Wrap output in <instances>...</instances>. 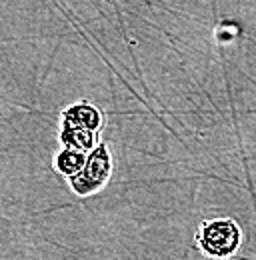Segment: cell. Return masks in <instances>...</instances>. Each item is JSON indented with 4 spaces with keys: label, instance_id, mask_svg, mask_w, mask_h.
I'll return each instance as SVG.
<instances>
[{
    "label": "cell",
    "instance_id": "277c9868",
    "mask_svg": "<svg viewBox=\"0 0 256 260\" xmlns=\"http://www.w3.org/2000/svg\"><path fill=\"white\" fill-rule=\"evenodd\" d=\"M58 140H60L62 148H70V150H78V152L90 154L100 144V132H92V130L62 122L60 132H58Z\"/></svg>",
    "mask_w": 256,
    "mask_h": 260
},
{
    "label": "cell",
    "instance_id": "5b68a950",
    "mask_svg": "<svg viewBox=\"0 0 256 260\" xmlns=\"http://www.w3.org/2000/svg\"><path fill=\"white\" fill-rule=\"evenodd\" d=\"M86 160H88V154L78 152V150H70V148H62L54 158V168L70 180L84 170Z\"/></svg>",
    "mask_w": 256,
    "mask_h": 260
},
{
    "label": "cell",
    "instance_id": "7a4b0ae2",
    "mask_svg": "<svg viewBox=\"0 0 256 260\" xmlns=\"http://www.w3.org/2000/svg\"><path fill=\"white\" fill-rule=\"evenodd\" d=\"M112 174V156L108 152L106 142H100L94 150L88 154L86 166L80 174H76L74 178L68 180L72 192L80 198L94 194L98 190H102L108 182Z\"/></svg>",
    "mask_w": 256,
    "mask_h": 260
},
{
    "label": "cell",
    "instance_id": "6da1fadb",
    "mask_svg": "<svg viewBox=\"0 0 256 260\" xmlns=\"http://www.w3.org/2000/svg\"><path fill=\"white\" fill-rule=\"evenodd\" d=\"M196 244L208 258H230L242 244V230L232 218H210L198 228Z\"/></svg>",
    "mask_w": 256,
    "mask_h": 260
},
{
    "label": "cell",
    "instance_id": "3957f363",
    "mask_svg": "<svg viewBox=\"0 0 256 260\" xmlns=\"http://www.w3.org/2000/svg\"><path fill=\"white\" fill-rule=\"evenodd\" d=\"M62 122H68L72 126L92 130V132H100L102 124H104V114H102V110L98 106L82 100V102H74L68 108H64Z\"/></svg>",
    "mask_w": 256,
    "mask_h": 260
}]
</instances>
